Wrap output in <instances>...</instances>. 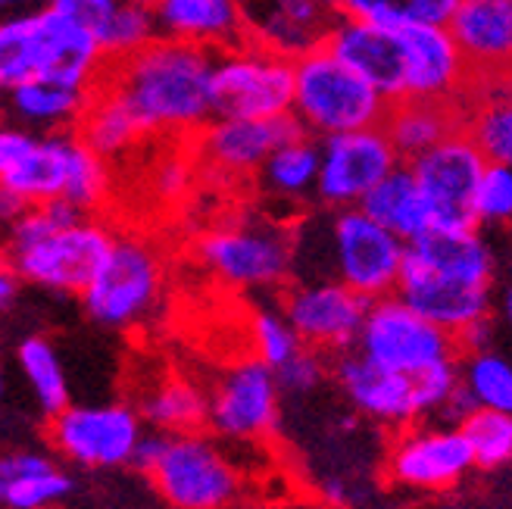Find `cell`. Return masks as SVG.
I'll return each instance as SVG.
<instances>
[{
  "label": "cell",
  "instance_id": "1",
  "mask_svg": "<svg viewBox=\"0 0 512 509\" xmlns=\"http://www.w3.org/2000/svg\"><path fill=\"white\" fill-rule=\"evenodd\" d=\"M213 57L207 47L160 35L107 63L100 82L125 100L144 138H194L213 119Z\"/></svg>",
  "mask_w": 512,
  "mask_h": 509
},
{
  "label": "cell",
  "instance_id": "2",
  "mask_svg": "<svg viewBox=\"0 0 512 509\" xmlns=\"http://www.w3.org/2000/svg\"><path fill=\"white\" fill-rule=\"evenodd\" d=\"M291 244L297 278H338L366 300L394 294L406 260V241L360 207L300 219Z\"/></svg>",
  "mask_w": 512,
  "mask_h": 509
},
{
  "label": "cell",
  "instance_id": "3",
  "mask_svg": "<svg viewBox=\"0 0 512 509\" xmlns=\"http://www.w3.org/2000/svg\"><path fill=\"white\" fill-rule=\"evenodd\" d=\"M107 222L75 210L66 200L25 207L7 238V257L19 275L57 294H82L113 244Z\"/></svg>",
  "mask_w": 512,
  "mask_h": 509
},
{
  "label": "cell",
  "instance_id": "4",
  "mask_svg": "<svg viewBox=\"0 0 512 509\" xmlns=\"http://www.w3.org/2000/svg\"><path fill=\"white\" fill-rule=\"evenodd\" d=\"M132 466L172 509H228L244 488L232 456L197 431L141 435Z\"/></svg>",
  "mask_w": 512,
  "mask_h": 509
},
{
  "label": "cell",
  "instance_id": "5",
  "mask_svg": "<svg viewBox=\"0 0 512 509\" xmlns=\"http://www.w3.org/2000/svg\"><path fill=\"white\" fill-rule=\"evenodd\" d=\"M25 207L47 200H66L75 210L94 213L110 197V163L75 132H35L16 166L0 178Z\"/></svg>",
  "mask_w": 512,
  "mask_h": 509
},
{
  "label": "cell",
  "instance_id": "6",
  "mask_svg": "<svg viewBox=\"0 0 512 509\" xmlns=\"http://www.w3.org/2000/svg\"><path fill=\"white\" fill-rule=\"evenodd\" d=\"M384 113H388V100L325 44L294 57L291 116L303 125L306 135L328 138L372 129V125H381Z\"/></svg>",
  "mask_w": 512,
  "mask_h": 509
},
{
  "label": "cell",
  "instance_id": "7",
  "mask_svg": "<svg viewBox=\"0 0 512 509\" xmlns=\"http://www.w3.org/2000/svg\"><path fill=\"white\" fill-rule=\"evenodd\" d=\"M197 260L216 282L238 291H269L291 282V228L275 219H238L197 238Z\"/></svg>",
  "mask_w": 512,
  "mask_h": 509
},
{
  "label": "cell",
  "instance_id": "8",
  "mask_svg": "<svg viewBox=\"0 0 512 509\" xmlns=\"http://www.w3.org/2000/svg\"><path fill=\"white\" fill-rule=\"evenodd\" d=\"M163 285L166 269L160 250L138 235H116L79 297L97 325L125 332L157 310Z\"/></svg>",
  "mask_w": 512,
  "mask_h": 509
},
{
  "label": "cell",
  "instance_id": "9",
  "mask_svg": "<svg viewBox=\"0 0 512 509\" xmlns=\"http://www.w3.org/2000/svg\"><path fill=\"white\" fill-rule=\"evenodd\" d=\"M210 94L213 116L269 119L291 113L294 60L244 38L213 57Z\"/></svg>",
  "mask_w": 512,
  "mask_h": 509
},
{
  "label": "cell",
  "instance_id": "10",
  "mask_svg": "<svg viewBox=\"0 0 512 509\" xmlns=\"http://www.w3.org/2000/svg\"><path fill=\"white\" fill-rule=\"evenodd\" d=\"M353 350H360L375 366L403 375H419L459 356L456 338L409 310L397 294L369 300Z\"/></svg>",
  "mask_w": 512,
  "mask_h": 509
},
{
  "label": "cell",
  "instance_id": "11",
  "mask_svg": "<svg viewBox=\"0 0 512 509\" xmlns=\"http://www.w3.org/2000/svg\"><path fill=\"white\" fill-rule=\"evenodd\" d=\"M144 419L128 403H66L50 416V441L82 469L132 466Z\"/></svg>",
  "mask_w": 512,
  "mask_h": 509
},
{
  "label": "cell",
  "instance_id": "12",
  "mask_svg": "<svg viewBox=\"0 0 512 509\" xmlns=\"http://www.w3.org/2000/svg\"><path fill=\"white\" fill-rule=\"evenodd\" d=\"M397 163L403 160L381 125L328 135L319 141V178L313 197L325 210L360 207V200Z\"/></svg>",
  "mask_w": 512,
  "mask_h": 509
},
{
  "label": "cell",
  "instance_id": "13",
  "mask_svg": "<svg viewBox=\"0 0 512 509\" xmlns=\"http://www.w3.org/2000/svg\"><path fill=\"white\" fill-rule=\"evenodd\" d=\"M484 154L469 132H453L406 166L416 175L431 213V228H466L475 225L472 194L484 169Z\"/></svg>",
  "mask_w": 512,
  "mask_h": 509
},
{
  "label": "cell",
  "instance_id": "14",
  "mask_svg": "<svg viewBox=\"0 0 512 509\" xmlns=\"http://www.w3.org/2000/svg\"><path fill=\"white\" fill-rule=\"evenodd\" d=\"M281 388L275 372L256 356L228 366L207 394V425L225 441L253 444L278 425Z\"/></svg>",
  "mask_w": 512,
  "mask_h": 509
},
{
  "label": "cell",
  "instance_id": "15",
  "mask_svg": "<svg viewBox=\"0 0 512 509\" xmlns=\"http://www.w3.org/2000/svg\"><path fill=\"white\" fill-rule=\"evenodd\" d=\"M472 469L475 456L466 431L438 422H416L400 428V438L388 456V475L394 485L428 494L450 491Z\"/></svg>",
  "mask_w": 512,
  "mask_h": 509
},
{
  "label": "cell",
  "instance_id": "16",
  "mask_svg": "<svg viewBox=\"0 0 512 509\" xmlns=\"http://www.w3.org/2000/svg\"><path fill=\"white\" fill-rule=\"evenodd\" d=\"M369 300L341 285L338 278H297L285 291L281 313L297 338L322 353H341L356 344Z\"/></svg>",
  "mask_w": 512,
  "mask_h": 509
},
{
  "label": "cell",
  "instance_id": "17",
  "mask_svg": "<svg viewBox=\"0 0 512 509\" xmlns=\"http://www.w3.org/2000/svg\"><path fill=\"white\" fill-rule=\"evenodd\" d=\"M303 135V125L291 116H269V119H228L213 116L194 135L197 160L213 175L222 178H250L260 172L266 157L278 144Z\"/></svg>",
  "mask_w": 512,
  "mask_h": 509
},
{
  "label": "cell",
  "instance_id": "18",
  "mask_svg": "<svg viewBox=\"0 0 512 509\" xmlns=\"http://www.w3.org/2000/svg\"><path fill=\"white\" fill-rule=\"evenodd\" d=\"M328 375L335 378V385L360 416L388 428H409L422 422L413 375L375 366L353 347L335 353V363H331Z\"/></svg>",
  "mask_w": 512,
  "mask_h": 509
},
{
  "label": "cell",
  "instance_id": "19",
  "mask_svg": "<svg viewBox=\"0 0 512 509\" xmlns=\"http://www.w3.org/2000/svg\"><path fill=\"white\" fill-rule=\"evenodd\" d=\"M409 310L434 322L453 338L469 332L472 325L491 319V288L459 282V278L425 269L413 260H403L400 282L394 291Z\"/></svg>",
  "mask_w": 512,
  "mask_h": 509
},
{
  "label": "cell",
  "instance_id": "20",
  "mask_svg": "<svg viewBox=\"0 0 512 509\" xmlns=\"http://www.w3.org/2000/svg\"><path fill=\"white\" fill-rule=\"evenodd\" d=\"M35 38H38L35 75H50V79L82 85V88H94L104 79L110 60L100 50L88 19L54 4L35 13Z\"/></svg>",
  "mask_w": 512,
  "mask_h": 509
},
{
  "label": "cell",
  "instance_id": "21",
  "mask_svg": "<svg viewBox=\"0 0 512 509\" xmlns=\"http://www.w3.org/2000/svg\"><path fill=\"white\" fill-rule=\"evenodd\" d=\"M325 47L388 100H403V41L400 29L360 16H338Z\"/></svg>",
  "mask_w": 512,
  "mask_h": 509
},
{
  "label": "cell",
  "instance_id": "22",
  "mask_svg": "<svg viewBox=\"0 0 512 509\" xmlns=\"http://www.w3.org/2000/svg\"><path fill=\"white\" fill-rule=\"evenodd\" d=\"M403 100H453L466 85L469 66L447 25H400Z\"/></svg>",
  "mask_w": 512,
  "mask_h": 509
},
{
  "label": "cell",
  "instance_id": "23",
  "mask_svg": "<svg viewBox=\"0 0 512 509\" xmlns=\"http://www.w3.org/2000/svg\"><path fill=\"white\" fill-rule=\"evenodd\" d=\"M247 38L281 57L322 47L338 13L322 0H241Z\"/></svg>",
  "mask_w": 512,
  "mask_h": 509
},
{
  "label": "cell",
  "instance_id": "24",
  "mask_svg": "<svg viewBox=\"0 0 512 509\" xmlns=\"http://www.w3.org/2000/svg\"><path fill=\"white\" fill-rule=\"evenodd\" d=\"M447 29L469 69L512 75V0H459Z\"/></svg>",
  "mask_w": 512,
  "mask_h": 509
},
{
  "label": "cell",
  "instance_id": "25",
  "mask_svg": "<svg viewBox=\"0 0 512 509\" xmlns=\"http://www.w3.org/2000/svg\"><path fill=\"white\" fill-rule=\"evenodd\" d=\"M153 16L163 38L207 47L213 54L247 38L241 0H163Z\"/></svg>",
  "mask_w": 512,
  "mask_h": 509
},
{
  "label": "cell",
  "instance_id": "26",
  "mask_svg": "<svg viewBox=\"0 0 512 509\" xmlns=\"http://www.w3.org/2000/svg\"><path fill=\"white\" fill-rule=\"evenodd\" d=\"M406 260H413L425 269L459 278V282L488 285L494 278V257L478 225L466 228H428L419 238L406 244Z\"/></svg>",
  "mask_w": 512,
  "mask_h": 509
},
{
  "label": "cell",
  "instance_id": "27",
  "mask_svg": "<svg viewBox=\"0 0 512 509\" xmlns=\"http://www.w3.org/2000/svg\"><path fill=\"white\" fill-rule=\"evenodd\" d=\"M94 88L69 85L50 75H29L7 91V107L32 132H75Z\"/></svg>",
  "mask_w": 512,
  "mask_h": 509
},
{
  "label": "cell",
  "instance_id": "28",
  "mask_svg": "<svg viewBox=\"0 0 512 509\" xmlns=\"http://www.w3.org/2000/svg\"><path fill=\"white\" fill-rule=\"evenodd\" d=\"M459 116L453 100H394L381 119L384 135L391 138L400 160H413L425 154L428 147L444 141L447 135L459 132Z\"/></svg>",
  "mask_w": 512,
  "mask_h": 509
},
{
  "label": "cell",
  "instance_id": "29",
  "mask_svg": "<svg viewBox=\"0 0 512 509\" xmlns=\"http://www.w3.org/2000/svg\"><path fill=\"white\" fill-rule=\"evenodd\" d=\"M360 210L369 213L378 225L403 238L406 244L431 228V213L422 197L416 175L406 163H397L381 182L360 200Z\"/></svg>",
  "mask_w": 512,
  "mask_h": 509
},
{
  "label": "cell",
  "instance_id": "30",
  "mask_svg": "<svg viewBox=\"0 0 512 509\" xmlns=\"http://www.w3.org/2000/svg\"><path fill=\"white\" fill-rule=\"evenodd\" d=\"M75 135H79L94 154L104 157L107 163L122 160L128 150L144 138L141 125L135 122L132 110L125 107V100L104 82L94 85L88 107H85L79 125H75Z\"/></svg>",
  "mask_w": 512,
  "mask_h": 509
},
{
  "label": "cell",
  "instance_id": "31",
  "mask_svg": "<svg viewBox=\"0 0 512 509\" xmlns=\"http://www.w3.org/2000/svg\"><path fill=\"white\" fill-rule=\"evenodd\" d=\"M319 178V141L313 135H297L278 144L256 172L260 191L275 203H303L316 194Z\"/></svg>",
  "mask_w": 512,
  "mask_h": 509
},
{
  "label": "cell",
  "instance_id": "32",
  "mask_svg": "<svg viewBox=\"0 0 512 509\" xmlns=\"http://www.w3.org/2000/svg\"><path fill=\"white\" fill-rule=\"evenodd\" d=\"M141 419L163 435L197 431L207 422V394L185 378H166L153 385L141 400Z\"/></svg>",
  "mask_w": 512,
  "mask_h": 509
},
{
  "label": "cell",
  "instance_id": "33",
  "mask_svg": "<svg viewBox=\"0 0 512 509\" xmlns=\"http://www.w3.org/2000/svg\"><path fill=\"white\" fill-rule=\"evenodd\" d=\"M459 381L478 410L512 416V356L494 347L459 353Z\"/></svg>",
  "mask_w": 512,
  "mask_h": 509
},
{
  "label": "cell",
  "instance_id": "34",
  "mask_svg": "<svg viewBox=\"0 0 512 509\" xmlns=\"http://www.w3.org/2000/svg\"><path fill=\"white\" fill-rule=\"evenodd\" d=\"M16 363L22 378L29 381V388L41 406L44 416H57L69 400V375L63 369V360L57 347L41 335L22 338L16 347Z\"/></svg>",
  "mask_w": 512,
  "mask_h": 509
},
{
  "label": "cell",
  "instance_id": "35",
  "mask_svg": "<svg viewBox=\"0 0 512 509\" xmlns=\"http://www.w3.org/2000/svg\"><path fill=\"white\" fill-rule=\"evenodd\" d=\"M91 29L110 63L135 54V50L147 47L153 38H160L157 16H153L150 7L138 4V0H116L113 7L91 19Z\"/></svg>",
  "mask_w": 512,
  "mask_h": 509
},
{
  "label": "cell",
  "instance_id": "36",
  "mask_svg": "<svg viewBox=\"0 0 512 509\" xmlns=\"http://www.w3.org/2000/svg\"><path fill=\"white\" fill-rule=\"evenodd\" d=\"M469 135L484 160L512 166V82L488 88V94L478 100L469 116Z\"/></svg>",
  "mask_w": 512,
  "mask_h": 509
},
{
  "label": "cell",
  "instance_id": "37",
  "mask_svg": "<svg viewBox=\"0 0 512 509\" xmlns=\"http://www.w3.org/2000/svg\"><path fill=\"white\" fill-rule=\"evenodd\" d=\"M72 494V478L50 456L25 469L0 488V503L7 509H50Z\"/></svg>",
  "mask_w": 512,
  "mask_h": 509
},
{
  "label": "cell",
  "instance_id": "38",
  "mask_svg": "<svg viewBox=\"0 0 512 509\" xmlns=\"http://www.w3.org/2000/svg\"><path fill=\"white\" fill-rule=\"evenodd\" d=\"M459 0H344L341 13L381 25H450Z\"/></svg>",
  "mask_w": 512,
  "mask_h": 509
},
{
  "label": "cell",
  "instance_id": "39",
  "mask_svg": "<svg viewBox=\"0 0 512 509\" xmlns=\"http://www.w3.org/2000/svg\"><path fill=\"white\" fill-rule=\"evenodd\" d=\"M38 72L35 16L0 19V94Z\"/></svg>",
  "mask_w": 512,
  "mask_h": 509
},
{
  "label": "cell",
  "instance_id": "40",
  "mask_svg": "<svg viewBox=\"0 0 512 509\" xmlns=\"http://www.w3.org/2000/svg\"><path fill=\"white\" fill-rule=\"evenodd\" d=\"M463 431L475 456V469H500L512 463V416L475 410L463 422Z\"/></svg>",
  "mask_w": 512,
  "mask_h": 509
},
{
  "label": "cell",
  "instance_id": "41",
  "mask_svg": "<svg viewBox=\"0 0 512 509\" xmlns=\"http://www.w3.org/2000/svg\"><path fill=\"white\" fill-rule=\"evenodd\" d=\"M250 341H253V356L260 363H266L272 372L278 366H285L291 356L303 347V341L297 338L294 325L288 322V316L281 313V307H260L250 316Z\"/></svg>",
  "mask_w": 512,
  "mask_h": 509
},
{
  "label": "cell",
  "instance_id": "42",
  "mask_svg": "<svg viewBox=\"0 0 512 509\" xmlns=\"http://www.w3.org/2000/svg\"><path fill=\"white\" fill-rule=\"evenodd\" d=\"M475 225H503L512 219V166L488 160L472 194Z\"/></svg>",
  "mask_w": 512,
  "mask_h": 509
},
{
  "label": "cell",
  "instance_id": "43",
  "mask_svg": "<svg viewBox=\"0 0 512 509\" xmlns=\"http://www.w3.org/2000/svg\"><path fill=\"white\" fill-rule=\"evenodd\" d=\"M328 372L331 369L325 363V353L303 344L285 366L275 369V378H278L281 394H310L328 378Z\"/></svg>",
  "mask_w": 512,
  "mask_h": 509
},
{
  "label": "cell",
  "instance_id": "44",
  "mask_svg": "<svg viewBox=\"0 0 512 509\" xmlns=\"http://www.w3.org/2000/svg\"><path fill=\"white\" fill-rule=\"evenodd\" d=\"M191 182H194V169L185 157H169L153 172V188L166 200H182Z\"/></svg>",
  "mask_w": 512,
  "mask_h": 509
},
{
  "label": "cell",
  "instance_id": "45",
  "mask_svg": "<svg viewBox=\"0 0 512 509\" xmlns=\"http://www.w3.org/2000/svg\"><path fill=\"white\" fill-rule=\"evenodd\" d=\"M44 460V453L35 450H13V453H0V488L13 481L16 475H22L25 469H32L35 463Z\"/></svg>",
  "mask_w": 512,
  "mask_h": 509
},
{
  "label": "cell",
  "instance_id": "46",
  "mask_svg": "<svg viewBox=\"0 0 512 509\" xmlns=\"http://www.w3.org/2000/svg\"><path fill=\"white\" fill-rule=\"evenodd\" d=\"M22 210H25V203H22L10 188L0 185V250L7 247V238H10V232H13V225L19 222Z\"/></svg>",
  "mask_w": 512,
  "mask_h": 509
},
{
  "label": "cell",
  "instance_id": "47",
  "mask_svg": "<svg viewBox=\"0 0 512 509\" xmlns=\"http://www.w3.org/2000/svg\"><path fill=\"white\" fill-rule=\"evenodd\" d=\"M57 0H0V19L13 16H35L47 7H54Z\"/></svg>",
  "mask_w": 512,
  "mask_h": 509
},
{
  "label": "cell",
  "instance_id": "48",
  "mask_svg": "<svg viewBox=\"0 0 512 509\" xmlns=\"http://www.w3.org/2000/svg\"><path fill=\"white\" fill-rule=\"evenodd\" d=\"M19 294V275L10 257H0V310H7Z\"/></svg>",
  "mask_w": 512,
  "mask_h": 509
},
{
  "label": "cell",
  "instance_id": "49",
  "mask_svg": "<svg viewBox=\"0 0 512 509\" xmlns=\"http://www.w3.org/2000/svg\"><path fill=\"white\" fill-rule=\"evenodd\" d=\"M60 7H66V10H72L75 16H82V19H97L100 13H104L107 7H113L116 0H57Z\"/></svg>",
  "mask_w": 512,
  "mask_h": 509
},
{
  "label": "cell",
  "instance_id": "50",
  "mask_svg": "<svg viewBox=\"0 0 512 509\" xmlns=\"http://www.w3.org/2000/svg\"><path fill=\"white\" fill-rule=\"evenodd\" d=\"M500 313H503L506 328L512 332V288H506V294H503V300H500Z\"/></svg>",
  "mask_w": 512,
  "mask_h": 509
},
{
  "label": "cell",
  "instance_id": "51",
  "mask_svg": "<svg viewBox=\"0 0 512 509\" xmlns=\"http://www.w3.org/2000/svg\"><path fill=\"white\" fill-rule=\"evenodd\" d=\"M322 4H328L335 13H341V7H344V0H322Z\"/></svg>",
  "mask_w": 512,
  "mask_h": 509
},
{
  "label": "cell",
  "instance_id": "52",
  "mask_svg": "<svg viewBox=\"0 0 512 509\" xmlns=\"http://www.w3.org/2000/svg\"><path fill=\"white\" fill-rule=\"evenodd\" d=\"M4 388H7V378H4V363H0V394H4Z\"/></svg>",
  "mask_w": 512,
  "mask_h": 509
}]
</instances>
